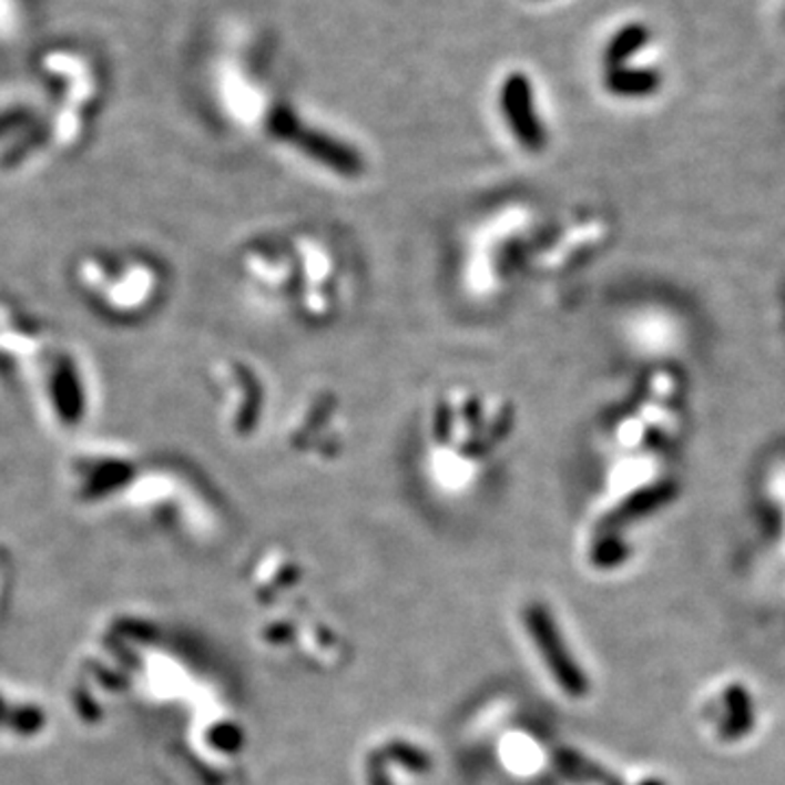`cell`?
Segmentation results:
<instances>
[{
    "label": "cell",
    "mask_w": 785,
    "mask_h": 785,
    "mask_svg": "<svg viewBox=\"0 0 785 785\" xmlns=\"http://www.w3.org/2000/svg\"><path fill=\"white\" fill-rule=\"evenodd\" d=\"M604 85L611 94L622 99H644L653 96L661 88V74L654 68H611L604 70Z\"/></svg>",
    "instance_id": "cell-1"
},
{
    "label": "cell",
    "mask_w": 785,
    "mask_h": 785,
    "mask_svg": "<svg viewBox=\"0 0 785 785\" xmlns=\"http://www.w3.org/2000/svg\"><path fill=\"white\" fill-rule=\"evenodd\" d=\"M651 29L642 22H629L613 33V38L604 47V68L626 65L642 49L651 44Z\"/></svg>",
    "instance_id": "cell-2"
},
{
    "label": "cell",
    "mask_w": 785,
    "mask_h": 785,
    "mask_svg": "<svg viewBox=\"0 0 785 785\" xmlns=\"http://www.w3.org/2000/svg\"><path fill=\"white\" fill-rule=\"evenodd\" d=\"M502 101L504 110L509 112L513 125L522 131L526 137L537 135V123L532 114V96H530V85L522 74H513L502 90Z\"/></svg>",
    "instance_id": "cell-3"
}]
</instances>
